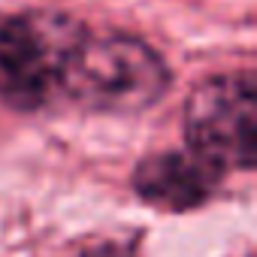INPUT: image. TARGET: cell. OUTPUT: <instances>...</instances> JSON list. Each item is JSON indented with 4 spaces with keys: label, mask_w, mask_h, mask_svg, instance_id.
Returning a JSON list of instances; mask_svg holds the SVG:
<instances>
[{
    "label": "cell",
    "mask_w": 257,
    "mask_h": 257,
    "mask_svg": "<svg viewBox=\"0 0 257 257\" xmlns=\"http://www.w3.org/2000/svg\"><path fill=\"white\" fill-rule=\"evenodd\" d=\"M85 28L58 13H25L0 22V103L37 112L61 91L70 52Z\"/></svg>",
    "instance_id": "7a4b0ae2"
},
{
    "label": "cell",
    "mask_w": 257,
    "mask_h": 257,
    "mask_svg": "<svg viewBox=\"0 0 257 257\" xmlns=\"http://www.w3.org/2000/svg\"><path fill=\"white\" fill-rule=\"evenodd\" d=\"M224 173L188 149L158 152L137 164L134 191L143 203L161 212H191L215 197Z\"/></svg>",
    "instance_id": "277c9868"
},
{
    "label": "cell",
    "mask_w": 257,
    "mask_h": 257,
    "mask_svg": "<svg viewBox=\"0 0 257 257\" xmlns=\"http://www.w3.org/2000/svg\"><path fill=\"white\" fill-rule=\"evenodd\" d=\"M257 88L251 70L200 82L185 100V143L221 173H248L257 149Z\"/></svg>",
    "instance_id": "3957f363"
},
{
    "label": "cell",
    "mask_w": 257,
    "mask_h": 257,
    "mask_svg": "<svg viewBox=\"0 0 257 257\" xmlns=\"http://www.w3.org/2000/svg\"><path fill=\"white\" fill-rule=\"evenodd\" d=\"M73 257H140L134 242H124V239H94L88 245H82Z\"/></svg>",
    "instance_id": "5b68a950"
},
{
    "label": "cell",
    "mask_w": 257,
    "mask_h": 257,
    "mask_svg": "<svg viewBox=\"0 0 257 257\" xmlns=\"http://www.w3.org/2000/svg\"><path fill=\"white\" fill-rule=\"evenodd\" d=\"M167 61L143 40L109 34L82 37L61 76V94L100 115H137L170 91Z\"/></svg>",
    "instance_id": "6da1fadb"
}]
</instances>
